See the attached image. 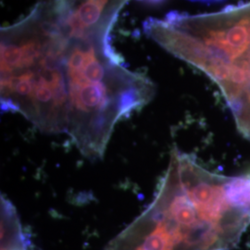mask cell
Wrapping results in <instances>:
<instances>
[{
  "mask_svg": "<svg viewBox=\"0 0 250 250\" xmlns=\"http://www.w3.org/2000/svg\"><path fill=\"white\" fill-rule=\"evenodd\" d=\"M230 177L175 149L151 204L105 250H228L250 224V210L228 196Z\"/></svg>",
  "mask_w": 250,
  "mask_h": 250,
  "instance_id": "cell-1",
  "label": "cell"
},
{
  "mask_svg": "<svg viewBox=\"0 0 250 250\" xmlns=\"http://www.w3.org/2000/svg\"><path fill=\"white\" fill-rule=\"evenodd\" d=\"M64 70L69 99L68 134L90 160L101 159L115 125L155 96L146 76L125 68L108 43V31L69 24Z\"/></svg>",
  "mask_w": 250,
  "mask_h": 250,
  "instance_id": "cell-2",
  "label": "cell"
},
{
  "mask_svg": "<svg viewBox=\"0 0 250 250\" xmlns=\"http://www.w3.org/2000/svg\"><path fill=\"white\" fill-rule=\"evenodd\" d=\"M68 31L58 0H39L26 16L1 30V108L47 134L68 132L64 70Z\"/></svg>",
  "mask_w": 250,
  "mask_h": 250,
  "instance_id": "cell-3",
  "label": "cell"
},
{
  "mask_svg": "<svg viewBox=\"0 0 250 250\" xmlns=\"http://www.w3.org/2000/svg\"><path fill=\"white\" fill-rule=\"evenodd\" d=\"M145 33L206 73L231 108L250 93V1L213 13L150 19Z\"/></svg>",
  "mask_w": 250,
  "mask_h": 250,
  "instance_id": "cell-4",
  "label": "cell"
},
{
  "mask_svg": "<svg viewBox=\"0 0 250 250\" xmlns=\"http://www.w3.org/2000/svg\"><path fill=\"white\" fill-rule=\"evenodd\" d=\"M1 250H30L26 233L21 230H13L1 236Z\"/></svg>",
  "mask_w": 250,
  "mask_h": 250,
  "instance_id": "cell-5",
  "label": "cell"
}]
</instances>
